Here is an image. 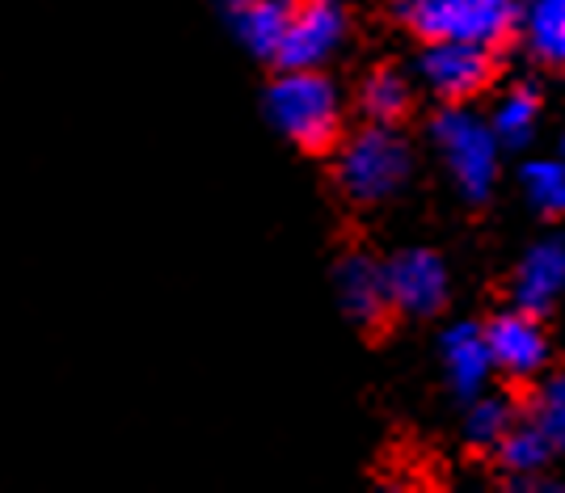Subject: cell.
Listing matches in <instances>:
<instances>
[{
	"instance_id": "obj_17",
	"label": "cell",
	"mask_w": 565,
	"mask_h": 493,
	"mask_svg": "<svg viewBox=\"0 0 565 493\" xmlns=\"http://www.w3.org/2000/svg\"><path fill=\"white\" fill-rule=\"evenodd\" d=\"M523 190L541 215H565V161H527Z\"/></svg>"
},
{
	"instance_id": "obj_4",
	"label": "cell",
	"mask_w": 565,
	"mask_h": 493,
	"mask_svg": "<svg viewBox=\"0 0 565 493\" xmlns=\"http://www.w3.org/2000/svg\"><path fill=\"white\" fill-rule=\"evenodd\" d=\"M430 140L439 148V157L448 164L451 182L460 186V194L469 203H486L498 182V148H502L498 136L490 131V122L456 101L430 122Z\"/></svg>"
},
{
	"instance_id": "obj_3",
	"label": "cell",
	"mask_w": 565,
	"mask_h": 493,
	"mask_svg": "<svg viewBox=\"0 0 565 493\" xmlns=\"http://www.w3.org/2000/svg\"><path fill=\"white\" fill-rule=\"evenodd\" d=\"M397 18L426 43H481L498 47L519 25V0H397Z\"/></svg>"
},
{
	"instance_id": "obj_19",
	"label": "cell",
	"mask_w": 565,
	"mask_h": 493,
	"mask_svg": "<svg viewBox=\"0 0 565 493\" xmlns=\"http://www.w3.org/2000/svg\"><path fill=\"white\" fill-rule=\"evenodd\" d=\"M532 422L541 426L553 456H565V376H553L532 400Z\"/></svg>"
},
{
	"instance_id": "obj_14",
	"label": "cell",
	"mask_w": 565,
	"mask_h": 493,
	"mask_svg": "<svg viewBox=\"0 0 565 493\" xmlns=\"http://www.w3.org/2000/svg\"><path fill=\"white\" fill-rule=\"evenodd\" d=\"M409 106H414V89L397 68H376L359 89V110L367 115V122L393 127L409 115Z\"/></svg>"
},
{
	"instance_id": "obj_10",
	"label": "cell",
	"mask_w": 565,
	"mask_h": 493,
	"mask_svg": "<svg viewBox=\"0 0 565 493\" xmlns=\"http://www.w3.org/2000/svg\"><path fill=\"white\" fill-rule=\"evenodd\" d=\"M215 9H220V18L228 22L236 43L249 51V55L275 60L296 0H215Z\"/></svg>"
},
{
	"instance_id": "obj_2",
	"label": "cell",
	"mask_w": 565,
	"mask_h": 493,
	"mask_svg": "<svg viewBox=\"0 0 565 493\" xmlns=\"http://www.w3.org/2000/svg\"><path fill=\"white\" fill-rule=\"evenodd\" d=\"M409 164H414L409 143L401 140L393 127L372 122L367 131H359L342 143L338 164H333V182L351 203L376 207V203H388L409 182Z\"/></svg>"
},
{
	"instance_id": "obj_1",
	"label": "cell",
	"mask_w": 565,
	"mask_h": 493,
	"mask_svg": "<svg viewBox=\"0 0 565 493\" xmlns=\"http://www.w3.org/2000/svg\"><path fill=\"white\" fill-rule=\"evenodd\" d=\"M266 118L282 140L326 152L342 136V97L321 68H279L266 89Z\"/></svg>"
},
{
	"instance_id": "obj_13",
	"label": "cell",
	"mask_w": 565,
	"mask_h": 493,
	"mask_svg": "<svg viewBox=\"0 0 565 493\" xmlns=\"http://www.w3.org/2000/svg\"><path fill=\"white\" fill-rule=\"evenodd\" d=\"M494 456L498 464L511 472V481H536L544 469H548V460H553V447L548 439L541 435V426L532 422H511V430L502 435L494 443Z\"/></svg>"
},
{
	"instance_id": "obj_7",
	"label": "cell",
	"mask_w": 565,
	"mask_h": 493,
	"mask_svg": "<svg viewBox=\"0 0 565 493\" xmlns=\"http://www.w3.org/2000/svg\"><path fill=\"white\" fill-rule=\"evenodd\" d=\"M384 279H388L393 312L435 317L448 304V266L430 249H405L397 258H388L384 261Z\"/></svg>"
},
{
	"instance_id": "obj_5",
	"label": "cell",
	"mask_w": 565,
	"mask_h": 493,
	"mask_svg": "<svg viewBox=\"0 0 565 493\" xmlns=\"http://www.w3.org/2000/svg\"><path fill=\"white\" fill-rule=\"evenodd\" d=\"M351 13L342 0H296L291 22L282 30V43L270 64L279 68H321L347 43Z\"/></svg>"
},
{
	"instance_id": "obj_16",
	"label": "cell",
	"mask_w": 565,
	"mask_h": 493,
	"mask_svg": "<svg viewBox=\"0 0 565 493\" xmlns=\"http://www.w3.org/2000/svg\"><path fill=\"white\" fill-rule=\"evenodd\" d=\"M527 43L544 64L565 68V0H532L527 9Z\"/></svg>"
},
{
	"instance_id": "obj_12",
	"label": "cell",
	"mask_w": 565,
	"mask_h": 493,
	"mask_svg": "<svg viewBox=\"0 0 565 493\" xmlns=\"http://www.w3.org/2000/svg\"><path fill=\"white\" fill-rule=\"evenodd\" d=\"M444 372H448V388L460 400H472L477 393H486V379L494 372L490 363V346L481 325H451L444 333Z\"/></svg>"
},
{
	"instance_id": "obj_9",
	"label": "cell",
	"mask_w": 565,
	"mask_h": 493,
	"mask_svg": "<svg viewBox=\"0 0 565 493\" xmlns=\"http://www.w3.org/2000/svg\"><path fill=\"white\" fill-rule=\"evenodd\" d=\"M333 291L338 304L359 329L376 333L384 321L393 317V300H388V279H384V261L367 258V254H347L333 270Z\"/></svg>"
},
{
	"instance_id": "obj_18",
	"label": "cell",
	"mask_w": 565,
	"mask_h": 493,
	"mask_svg": "<svg viewBox=\"0 0 565 493\" xmlns=\"http://www.w3.org/2000/svg\"><path fill=\"white\" fill-rule=\"evenodd\" d=\"M511 422H515V405L507 397H486V393H477V397L469 400V422H465L469 443L494 447L498 439L511 430Z\"/></svg>"
},
{
	"instance_id": "obj_8",
	"label": "cell",
	"mask_w": 565,
	"mask_h": 493,
	"mask_svg": "<svg viewBox=\"0 0 565 493\" xmlns=\"http://www.w3.org/2000/svg\"><path fill=\"white\" fill-rule=\"evenodd\" d=\"M486 333V346H490V363L494 372L511 379H532L548 363V337L541 329V317L511 308V312H498Z\"/></svg>"
},
{
	"instance_id": "obj_15",
	"label": "cell",
	"mask_w": 565,
	"mask_h": 493,
	"mask_svg": "<svg viewBox=\"0 0 565 493\" xmlns=\"http://www.w3.org/2000/svg\"><path fill=\"white\" fill-rule=\"evenodd\" d=\"M536 118H541V94H536L532 85H515L511 94L498 101L494 118H490V131L498 136V143L519 148V143L532 140Z\"/></svg>"
},
{
	"instance_id": "obj_6",
	"label": "cell",
	"mask_w": 565,
	"mask_h": 493,
	"mask_svg": "<svg viewBox=\"0 0 565 493\" xmlns=\"http://www.w3.org/2000/svg\"><path fill=\"white\" fill-rule=\"evenodd\" d=\"M423 81L444 97L448 106L477 97L490 81H494V47L481 43H460V39H444V43H426L423 55Z\"/></svg>"
},
{
	"instance_id": "obj_11",
	"label": "cell",
	"mask_w": 565,
	"mask_h": 493,
	"mask_svg": "<svg viewBox=\"0 0 565 493\" xmlns=\"http://www.w3.org/2000/svg\"><path fill=\"white\" fill-rule=\"evenodd\" d=\"M515 308L541 317L565 296V240L562 236H548L541 245L527 249V258L519 261L515 270Z\"/></svg>"
},
{
	"instance_id": "obj_20",
	"label": "cell",
	"mask_w": 565,
	"mask_h": 493,
	"mask_svg": "<svg viewBox=\"0 0 565 493\" xmlns=\"http://www.w3.org/2000/svg\"><path fill=\"white\" fill-rule=\"evenodd\" d=\"M562 152H565V148H562ZM562 161H565V157H562Z\"/></svg>"
}]
</instances>
